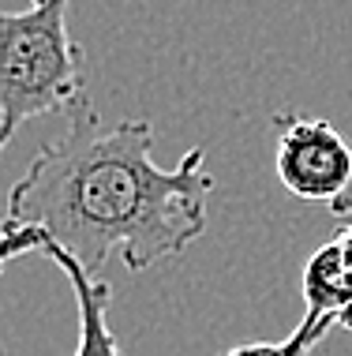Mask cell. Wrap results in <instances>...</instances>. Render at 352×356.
<instances>
[{"label": "cell", "instance_id": "obj_1", "mask_svg": "<svg viewBox=\"0 0 352 356\" xmlns=\"http://www.w3.org/2000/svg\"><path fill=\"white\" fill-rule=\"evenodd\" d=\"M210 191L214 177L199 147L176 169H161L154 124H101L87 102L8 191L0 270L31 255L37 240L68 252L90 277H101L109 259H120L131 274L150 270L206 233Z\"/></svg>", "mask_w": 352, "mask_h": 356}, {"label": "cell", "instance_id": "obj_2", "mask_svg": "<svg viewBox=\"0 0 352 356\" xmlns=\"http://www.w3.org/2000/svg\"><path fill=\"white\" fill-rule=\"evenodd\" d=\"M72 0L0 12V154L19 124L87 105V64L68 31Z\"/></svg>", "mask_w": 352, "mask_h": 356}, {"label": "cell", "instance_id": "obj_3", "mask_svg": "<svg viewBox=\"0 0 352 356\" xmlns=\"http://www.w3.org/2000/svg\"><path fill=\"white\" fill-rule=\"evenodd\" d=\"M274 165L289 195L326 203L334 218L352 221V147L326 117L278 113Z\"/></svg>", "mask_w": 352, "mask_h": 356}, {"label": "cell", "instance_id": "obj_4", "mask_svg": "<svg viewBox=\"0 0 352 356\" xmlns=\"http://www.w3.org/2000/svg\"><path fill=\"white\" fill-rule=\"evenodd\" d=\"M31 255H45L49 263H56L64 270V277H68V285H72L75 315H79V341H75V356H124L117 334L109 330V319H106V312H109V285L101 282V277H90L68 252H60L56 244L37 240V244L31 248Z\"/></svg>", "mask_w": 352, "mask_h": 356}, {"label": "cell", "instance_id": "obj_5", "mask_svg": "<svg viewBox=\"0 0 352 356\" xmlns=\"http://www.w3.org/2000/svg\"><path fill=\"white\" fill-rule=\"evenodd\" d=\"M330 326H334V323L308 319V315H303V323H300L285 341H247V345H236V349H229L225 356H308V353L330 334Z\"/></svg>", "mask_w": 352, "mask_h": 356}, {"label": "cell", "instance_id": "obj_6", "mask_svg": "<svg viewBox=\"0 0 352 356\" xmlns=\"http://www.w3.org/2000/svg\"><path fill=\"white\" fill-rule=\"evenodd\" d=\"M0 356H19V353L12 349V345L4 341V326H0Z\"/></svg>", "mask_w": 352, "mask_h": 356}, {"label": "cell", "instance_id": "obj_7", "mask_svg": "<svg viewBox=\"0 0 352 356\" xmlns=\"http://www.w3.org/2000/svg\"><path fill=\"white\" fill-rule=\"evenodd\" d=\"M337 326H345V330H352V304L341 312V319H337Z\"/></svg>", "mask_w": 352, "mask_h": 356}, {"label": "cell", "instance_id": "obj_8", "mask_svg": "<svg viewBox=\"0 0 352 356\" xmlns=\"http://www.w3.org/2000/svg\"><path fill=\"white\" fill-rule=\"evenodd\" d=\"M31 4H42V0H31Z\"/></svg>", "mask_w": 352, "mask_h": 356}]
</instances>
